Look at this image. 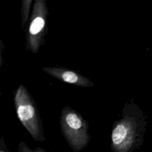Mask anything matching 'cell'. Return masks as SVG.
I'll use <instances>...</instances> for the list:
<instances>
[{
  "label": "cell",
  "mask_w": 152,
  "mask_h": 152,
  "mask_svg": "<svg viewBox=\"0 0 152 152\" xmlns=\"http://www.w3.org/2000/svg\"><path fill=\"white\" fill-rule=\"evenodd\" d=\"M125 109L121 119L113 125L112 152H134L141 147L144 140L147 116L136 104H129Z\"/></svg>",
  "instance_id": "cell-1"
},
{
  "label": "cell",
  "mask_w": 152,
  "mask_h": 152,
  "mask_svg": "<svg viewBox=\"0 0 152 152\" xmlns=\"http://www.w3.org/2000/svg\"><path fill=\"white\" fill-rule=\"evenodd\" d=\"M61 132L71 150L78 152L84 149L90 140L88 125L74 112L64 113L61 119Z\"/></svg>",
  "instance_id": "cell-2"
},
{
  "label": "cell",
  "mask_w": 152,
  "mask_h": 152,
  "mask_svg": "<svg viewBox=\"0 0 152 152\" xmlns=\"http://www.w3.org/2000/svg\"><path fill=\"white\" fill-rule=\"evenodd\" d=\"M16 107L18 118L30 133L32 138L36 141L43 142L45 137L43 129L37 112L31 102L28 99L21 88L18 90L16 97Z\"/></svg>",
  "instance_id": "cell-3"
},
{
  "label": "cell",
  "mask_w": 152,
  "mask_h": 152,
  "mask_svg": "<svg viewBox=\"0 0 152 152\" xmlns=\"http://www.w3.org/2000/svg\"><path fill=\"white\" fill-rule=\"evenodd\" d=\"M62 80L71 84H80L81 78L75 72L70 71H64L59 73Z\"/></svg>",
  "instance_id": "cell-4"
},
{
  "label": "cell",
  "mask_w": 152,
  "mask_h": 152,
  "mask_svg": "<svg viewBox=\"0 0 152 152\" xmlns=\"http://www.w3.org/2000/svg\"><path fill=\"white\" fill-rule=\"evenodd\" d=\"M45 20L41 17H36L31 23L30 27V33L31 34H36L39 33L44 27Z\"/></svg>",
  "instance_id": "cell-5"
},
{
  "label": "cell",
  "mask_w": 152,
  "mask_h": 152,
  "mask_svg": "<svg viewBox=\"0 0 152 152\" xmlns=\"http://www.w3.org/2000/svg\"><path fill=\"white\" fill-rule=\"evenodd\" d=\"M18 152H47L45 149L37 147L36 148H31L24 142L21 141L18 145Z\"/></svg>",
  "instance_id": "cell-6"
},
{
  "label": "cell",
  "mask_w": 152,
  "mask_h": 152,
  "mask_svg": "<svg viewBox=\"0 0 152 152\" xmlns=\"http://www.w3.org/2000/svg\"><path fill=\"white\" fill-rule=\"evenodd\" d=\"M0 152H11L7 148L5 142L3 138L1 140V142H0Z\"/></svg>",
  "instance_id": "cell-7"
}]
</instances>
